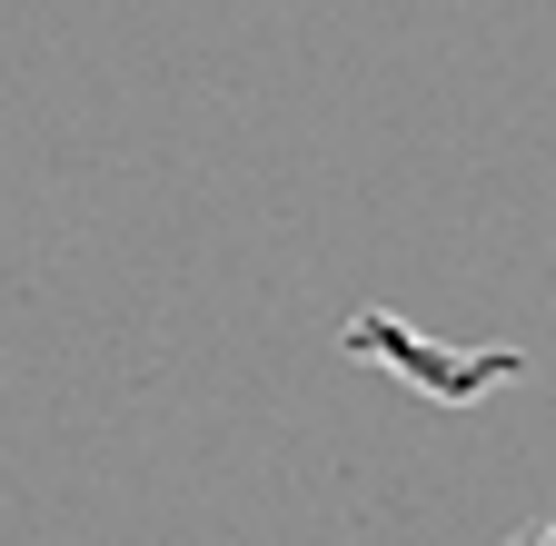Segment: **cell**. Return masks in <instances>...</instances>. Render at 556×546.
Instances as JSON below:
<instances>
[{"label": "cell", "mask_w": 556, "mask_h": 546, "mask_svg": "<svg viewBox=\"0 0 556 546\" xmlns=\"http://www.w3.org/2000/svg\"><path fill=\"white\" fill-rule=\"evenodd\" d=\"M497 546H556V517H536V526H517V536H497Z\"/></svg>", "instance_id": "obj_1"}]
</instances>
